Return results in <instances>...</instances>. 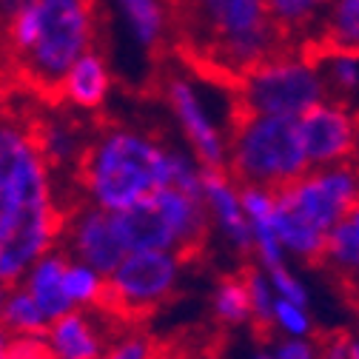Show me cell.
Returning a JSON list of instances; mask_svg holds the SVG:
<instances>
[{
    "label": "cell",
    "mask_w": 359,
    "mask_h": 359,
    "mask_svg": "<svg viewBox=\"0 0 359 359\" xmlns=\"http://www.w3.org/2000/svg\"><path fill=\"white\" fill-rule=\"evenodd\" d=\"M271 323L285 337H311V331H313L308 305L291 302V299H283V297L274 299V320Z\"/></svg>",
    "instance_id": "cell-26"
},
{
    "label": "cell",
    "mask_w": 359,
    "mask_h": 359,
    "mask_svg": "<svg viewBox=\"0 0 359 359\" xmlns=\"http://www.w3.org/2000/svg\"><path fill=\"white\" fill-rule=\"evenodd\" d=\"M203 197L211 222L237 254L251 251V226L240 200V183L226 168H203Z\"/></svg>",
    "instance_id": "cell-13"
},
{
    "label": "cell",
    "mask_w": 359,
    "mask_h": 359,
    "mask_svg": "<svg viewBox=\"0 0 359 359\" xmlns=\"http://www.w3.org/2000/svg\"><path fill=\"white\" fill-rule=\"evenodd\" d=\"M160 88H163L165 106L171 109L180 131H183V137L191 146V154L200 160V165L229 171V131H219V126L211 120L194 83L168 69L160 74Z\"/></svg>",
    "instance_id": "cell-9"
},
{
    "label": "cell",
    "mask_w": 359,
    "mask_h": 359,
    "mask_svg": "<svg viewBox=\"0 0 359 359\" xmlns=\"http://www.w3.org/2000/svg\"><path fill=\"white\" fill-rule=\"evenodd\" d=\"M165 4H171V0H165Z\"/></svg>",
    "instance_id": "cell-36"
},
{
    "label": "cell",
    "mask_w": 359,
    "mask_h": 359,
    "mask_svg": "<svg viewBox=\"0 0 359 359\" xmlns=\"http://www.w3.org/2000/svg\"><path fill=\"white\" fill-rule=\"evenodd\" d=\"M69 259L72 257L63 251V245H55L52 251L43 254L26 271V277L20 280L26 285V291L34 297V302L40 305V311L46 313L49 323L72 311V302H69L66 288H63V274H66Z\"/></svg>",
    "instance_id": "cell-18"
},
{
    "label": "cell",
    "mask_w": 359,
    "mask_h": 359,
    "mask_svg": "<svg viewBox=\"0 0 359 359\" xmlns=\"http://www.w3.org/2000/svg\"><path fill=\"white\" fill-rule=\"evenodd\" d=\"M351 359H359V339H351Z\"/></svg>",
    "instance_id": "cell-34"
},
{
    "label": "cell",
    "mask_w": 359,
    "mask_h": 359,
    "mask_svg": "<svg viewBox=\"0 0 359 359\" xmlns=\"http://www.w3.org/2000/svg\"><path fill=\"white\" fill-rule=\"evenodd\" d=\"M274 231H277V237H280V243H283V248L291 259L311 262V265L323 262L328 234L313 229L311 222H305L299 214L288 211L285 205H280V200H277V208H274Z\"/></svg>",
    "instance_id": "cell-20"
},
{
    "label": "cell",
    "mask_w": 359,
    "mask_h": 359,
    "mask_svg": "<svg viewBox=\"0 0 359 359\" xmlns=\"http://www.w3.org/2000/svg\"><path fill=\"white\" fill-rule=\"evenodd\" d=\"M12 331L4 325V323H0V359H6V353H9V345H12Z\"/></svg>",
    "instance_id": "cell-31"
},
{
    "label": "cell",
    "mask_w": 359,
    "mask_h": 359,
    "mask_svg": "<svg viewBox=\"0 0 359 359\" xmlns=\"http://www.w3.org/2000/svg\"><path fill=\"white\" fill-rule=\"evenodd\" d=\"M60 245L72 259H83L106 277L111 268L128 254L120 231L114 226V211L83 203L74 211L66 214L63 231H60Z\"/></svg>",
    "instance_id": "cell-11"
},
{
    "label": "cell",
    "mask_w": 359,
    "mask_h": 359,
    "mask_svg": "<svg viewBox=\"0 0 359 359\" xmlns=\"http://www.w3.org/2000/svg\"><path fill=\"white\" fill-rule=\"evenodd\" d=\"M274 359H320L323 345L308 337H285L271 345Z\"/></svg>",
    "instance_id": "cell-28"
},
{
    "label": "cell",
    "mask_w": 359,
    "mask_h": 359,
    "mask_svg": "<svg viewBox=\"0 0 359 359\" xmlns=\"http://www.w3.org/2000/svg\"><path fill=\"white\" fill-rule=\"evenodd\" d=\"M277 200L313 229L328 234L359 200V160L308 168L288 186L277 189Z\"/></svg>",
    "instance_id": "cell-8"
},
{
    "label": "cell",
    "mask_w": 359,
    "mask_h": 359,
    "mask_svg": "<svg viewBox=\"0 0 359 359\" xmlns=\"http://www.w3.org/2000/svg\"><path fill=\"white\" fill-rule=\"evenodd\" d=\"M111 95V69L103 55V49H88L80 55L72 69L63 74L60 88H57V100H63L74 111H100Z\"/></svg>",
    "instance_id": "cell-14"
},
{
    "label": "cell",
    "mask_w": 359,
    "mask_h": 359,
    "mask_svg": "<svg viewBox=\"0 0 359 359\" xmlns=\"http://www.w3.org/2000/svg\"><path fill=\"white\" fill-rule=\"evenodd\" d=\"M211 313L219 325L226 328H240L251 323V297L245 285V274L219 280L214 294H211Z\"/></svg>",
    "instance_id": "cell-23"
},
{
    "label": "cell",
    "mask_w": 359,
    "mask_h": 359,
    "mask_svg": "<svg viewBox=\"0 0 359 359\" xmlns=\"http://www.w3.org/2000/svg\"><path fill=\"white\" fill-rule=\"evenodd\" d=\"M345 219H348V226H351V229H353V234H356V237H359V200H356V203H353V208H351V211H348V217H345Z\"/></svg>",
    "instance_id": "cell-32"
},
{
    "label": "cell",
    "mask_w": 359,
    "mask_h": 359,
    "mask_svg": "<svg viewBox=\"0 0 359 359\" xmlns=\"http://www.w3.org/2000/svg\"><path fill=\"white\" fill-rule=\"evenodd\" d=\"M251 359H274V351H271V348H259Z\"/></svg>",
    "instance_id": "cell-33"
},
{
    "label": "cell",
    "mask_w": 359,
    "mask_h": 359,
    "mask_svg": "<svg viewBox=\"0 0 359 359\" xmlns=\"http://www.w3.org/2000/svg\"><path fill=\"white\" fill-rule=\"evenodd\" d=\"M63 219L34 117L0 109V283H20L43 254L60 245Z\"/></svg>",
    "instance_id": "cell-1"
},
{
    "label": "cell",
    "mask_w": 359,
    "mask_h": 359,
    "mask_svg": "<svg viewBox=\"0 0 359 359\" xmlns=\"http://www.w3.org/2000/svg\"><path fill=\"white\" fill-rule=\"evenodd\" d=\"M6 359H52L43 337H12Z\"/></svg>",
    "instance_id": "cell-29"
},
{
    "label": "cell",
    "mask_w": 359,
    "mask_h": 359,
    "mask_svg": "<svg viewBox=\"0 0 359 359\" xmlns=\"http://www.w3.org/2000/svg\"><path fill=\"white\" fill-rule=\"evenodd\" d=\"M171 55L197 77L231 88L257 66L299 55L265 0H171Z\"/></svg>",
    "instance_id": "cell-2"
},
{
    "label": "cell",
    "mask_w": 359,
    "mask_h": 359,
    "mask_svg": "<svg viewBox=\"0 0 359 359\" xmlns=\"http://www.w3.org/2000/svg\"><path fill=\"white\" fill-rule=\"evenodd\" d=\"M277 29L285 34V40L299 52L302 40L320 26L331 0H265Z\"/></svg>",
    "instance_id": "cell-21"
},
{
    "label": "cell",
    "mask_w": 359,
    "mask_h": 359,
    "mask_svg": "<svg viewBox=\"0 0 359 359\" xmlns=\"http://www.w3.org/2000/svg\"><path fill=\"white\" fill-rule=\"evenodd\" d=\"M305 60L325 55H359V0H331L320 26L299 46Z\"/></svg>",
    "instance_id": "cell-15"
},
{
    "label": "cell",
    "mask_w": 359,
    "mask_h": 359,
    "mask_svg": "<svg viewBox=\"0 0 359 359\" xmlns=\"http://www.w3.org/2000/svg\"><path fill=\"white\" fill-rule=\"evenodd\" d=\"M97 359H103V356H97Z\"/></svg>",
    "instance_id": "cell-37"
},
{
    "label": "cell",
    "mask_w": 359,
    "mask_h": 359,
    "mask_svg": "<svg viewBox=\"0 0 359 359\" xmlns=\"http://www.w3.org/2000/svg\"><path fill=\"white\" fill-rule=\"evenodd\" d=\"M299 143L311 168L359 160V111L339 100H320L297 117Z\"/></svg>",
    "instance_id": "cell-10"
},
{
    "label": "cell",
    "mask_w": 359,
    "mask_h": 359,
    "mask_svg": "<svg viewBox=\"0 0 359 359\" xmlns=\"http://www.w3.org/2000/svg\"><path fill=\"white\" fill-rule=\"evenodd\" d=\"M177 151L151 131L103 123L88 134L72 177L83 203L120 211L171 186Z\"/></svg>",
    "instance_id": "cell-4"
},
{
    "label": "cell",
    "mask_w": 359,
    "mask_h": 359,
    "mask_svg": "<svg viewBox=\"0 0 359 359\" xmlns=\"http://www.w3.org/2000/svg\"><path fill=\"white\" fill-rule=\"evenodd\" d=\"M6 291H9V285L0 283V305H4V299H6Z\"/></svg>",
    "instance_id": "cell-35"
},
{
    "label": "cell",
    "mask_w": 359,
    "mask_h": 359,
    "mask_svg": "<svg viewBox=\"0 0 359 359\" xmlns=\"http://www.w3.org/2000/svg\"><path fill=\"white\" fill-rule=\"evenodd\" d=\"M63 288L72 308H100L106 302V274L83 259H69Z\"/></svg>",
    "instance_id": "cell-24"
},
{
    "label": "cell",
    "mask_w": 359,
    "mask_h": 359,
    "mask_svg": "<svg viewBox=\"0 0 359 359\" xmlns=\"http://www.w3.org/2000/svg\"><path fill=\"white\" fill-rule=\"evenodd\" d=\"M140 46L160 63L171 52V18L165 0H120Z\"/></svg>",
    "instance_id": "cell-19"
},
{
    "label": "cell",
    "mask_w": 359,
    "mask_h": 359,
    "mask_svg": "<svg viewBox=\"0 0 359 359\" xmlns=\"http://www.w3.org/2000/svg\"><path fill=\"white\" fill-rule=\"evenodd\" d=\"M100 29V0H29L0 20V52L26 86L57 100L63 74L97 49Z\"/></svg>",
    "instance_id": "cell-3"
},
{
    "label": "cell",
    "mask_w": 359,
    "mask_h": 359,
    "mask_svg": "<svg viewBox=\"0 0 359 359\" xmlns=\"http://www.w3.org/2000/svg\"><path fill=\"white\" fill-rule=\"evenodd\" d=\"M265 274H268V280H271V288H274L277 297L308 305V288H305V283H302V280L291 271V268H288V262L271 268V271H265Z\"/></svg>",
    "instance_id": "cell-27"
},
{
    "label": "cell",
    "mask_w": 359,
    "mask_h": 359,
    "mask_svg": "<svg viewBox=\"0 0 359 359\" xmlns=\"http://www.w3.org/2000/svg\"><path fill=\"white\" fill-rule=\"evenodd\" d=\"M114 226L126 251H143V248H168L177 251V237L168 226L165 214L160 211L154 194L134 203L128 208L114 211Z\"/></svg>",
    "instance_id": "cell-16"
},
{
    "label": "cell",
    "mask_w": 359,
    "mask_h": 359,
    "mask_svg": "<svg viewBox=\"0 0 359 359\" xmlns=\"http://www.w3.org/2000/svg\"><path fill=\"white\" fill-rule=\"evenodd\" d=\"M245 285H248V297H251V323L259 331H271L274 328V288L271 280L262 268H248L245 271Z\"/></svg>",
    "instance_id": "cell-25"
},
{
    "label": "cell",
    "mask_w": 359,
    "mask_h": 359,
    "mask_svg": "<svg viewBox=\"0 0 359 359\" xmlns=\"http://www.w3.org/2000/svg\"><path fill=\"white\" fill-rule=\"evenodd\" d=\"M0 323H4L15 337H43L49 328L46 313L40 311L34 297L26 291L23 283L9 285L6 299L0 305Z\"/></svg>",
    "instance_id": "cell-22"
},
{
    "label": "cell",
    "mask_w": 359,
    "mask_h": 359,
    "mask_svg": "<svg viewBox=\"0 0 359 359\" xmlns=\"http://www.w3.org/2000/svg\"><path fill=\"white\" fill-rule=\"evenodd\" d=\"M100 308H72L63 317L52 320L43 339L52 359H97L109 351L111 339L100 320Z\"/></svg>",
    "instance_id": "cell-12"
},
{
    "label": "cell",
    "mask_w": 359,
    "mask_h": 359,
    "mask_svg": "<svg viewBox=\"0 0 359 359\" xmlns=\"http://www.w3.org/2000/svg\"><path fill=\"white\" fill-rule=\"evenodd\" d=\"M183 262V257L168 248L128 251L106 277L103 308L120 317H140V313L157 311L174 297Z\"/></svg>",
    "instance_id": "cell-7"
},
{
    "label": "cell",
    "mask_w": 359,
    "mask_h": 359,
    "mask_svg": "<svg viewBox=\"0 0 359 359\" xmlns=\"http://www.w3.org/2000/svg\"><path fill=\"white\" fill-rule=\"evenodd\" d=\"M308 168L297 117L254 114L231 106L229 174L237 183L283 189Z\"/></svg>",
    "instance_id": "cell-5"
},
{
    "label": "cell",
    "mask_w": 359,
    "mask_h": 359,
    "mask_svg": "<svg viewBox=\"0 0 359 359\" xmlns=\"http://www.w3.org/2000/svg\"><path fill=\"white\" fill-rule=\"evenodd\" d=\"M34 134H37L40 151L49 160L52 171H60V168L74 171L92 131L72 114H37Z\"/></svg>",
    "instance_id": "cell-17"
},
{
    "label": "cell",
    "mask_w": 359,
    "mask_h": 359,
    "mask_svg": "<svg viewBox=\"0 0 359 359\" xmlns=\"http://www.w3.org/2000/svg\"><path fill=\"white\" fill-rule=\"evenodd\" d=\"M29 0H0V20L4 18H9L12 12H18L20 6H26Z\"/></svg>",
    "instance_id": "cell-30"
},
{
    "label": "cell",
    "mask_w": 359,
    "mask_h": 359,
    "mask_svg": "<svg viewBox=\"0 0 359 359\" xmlns=\"http://www.w3.org/2000/svg\"><path fill=\"white\" fill-rule=\"evenodd\" d=\"M234 109L274 117H299L325 100L320 69L302 55H285L248 72L234 88Z\"/></svg>",
    "instance_id": "cell-6"
}]
</instances>
